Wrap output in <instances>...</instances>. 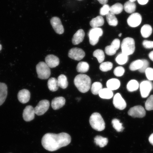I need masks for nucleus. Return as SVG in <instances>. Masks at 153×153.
<instances>
[{
  "mask_svg": "<svg viewBox=\"0 0 153 153\" xmlns=\"http://www.w3.org/2000/svg\"><path fill=\"white\" fill-rule=\"evenodd\" d=\"M51 24L56 33L61 34L64 33V29L60 18L53 17L51 20Z\"/></svg>",
  "mask_w": 153,
  "mask_h": 153,
  "instance_id": "nucleus-12",
  "label": "nucleus"
},
{
  "mask_svg": "<svg viewBox=\"0 0 153 153\" xmlns=\"http://www.w3.org/2000/svg\"><path fill=\"white\" fill-rule=\"evenodd\" d=\"M99 95L101 98L109 99L112 98L113 97L114 94L112 91L108 88H105L101 90L99 92Z\"/></svg>",
  "mask_w": 153,
  "mask_h": 153,
  "instance_id": "nucleus-24",
  "label": "nucleus"
},
{
  "mask_svg": "<svg viewBox=\"0 0 153 153\" xmlns=\"http://www.w3.org/2000/svg\"><path fill=\"white\" fill-rule=\"evenodd\" d=\"M36 69L38 77L40 79H46L51 76L50 68L45 62H39L36 66Z\"/></svg>",
  "mask_w": 153,
  "mask_h": 153,
  "instance_id": "nucleus-5",
  "label": "nucleus"
},
{
  "mask_svg": "<svg viewBox=\"0 0 153 153\" xmlns=\"http://www.w3.org/2000/svg\"><path fill=\"white\" fill-rule=\"evenodd\" d=\"M89 123L92 128L97 131H102L105 128V123L101 114L97 112L94 113L90 117Z\"/></svg>",
  "mask_w": 153,
  "mask_h": 153,
  "instance_id": "nucleus-3",
  "label": "nucleus"
},
{
  "mask_svg": "<svg viewBox=\"0 0 153 153\" xmlns=\"http://www.w3.org/2000/svg\"><path fill=\"white\" fill-rule=\"evenodd\" d=\"M128 56L124 54L123 53H120L118 54L115 59L116 62L118 64L123 65L127 63L128 60Z\"/></svg>",
  "mask_w": 153,
  "mask_h": 153,
  "instance_id": "nucleus-33",
  "label": "nucleus"
},
{
  "mask_svg": "<svg viewBox=\"0 0 153 153\" xmlns=\"http://www.w3.org/2000/svg\"><path fill=\"white\" fill-rule=\"evenodd\" d=\"M89 68V65L87 62H79L77 65L76 70L78 72L84 73L88 71Z\"/></svg>",
  "mask_w": 153,
  "mask_h": 153,
  "instance_id": "nucleus-30",
  "label": "nucleus"
},
{
  "mask_svg": "<svg viewBox=\"0 0 153 153\" xmlns=\"http://www.w3.org/2000/svg\"><path fill=\"white\" fill-rule=\"evenodd\" d=\"M106 17L107 22L109 25L112 26H117L118 21L114 14L110 12L106 15Z\"/></svg>",
  "mask_w": 153,
  "mask_h": 153,
  "instance_id": "nucleus-29",
  "label": "nucleus"
},
{
  "mask_svg": "<svg viewBox=\"0 0 153 153\" xmlns=\"http://www.w3.org/2000/svg\"><path fill=\"white\" fill-rule=\"evenodd\" d=\"M48 86L50 91L53 92L57 91L59 87L57 79L55 78H50L48 82Z\"/></svg>",
  "mask_w": 153,
  "mask_h": 153,
  "instance_id": "nucleus-23",
  "label": "nucleus"
},
{
  "mask_svg": "<svg viewBox=\"0 0 153 153\" xmlns=\"http://www.w3.org/2000/svg\"><path fill=\"white\" fill-rule=\"evenodd\" d=\"M123 5L120 3H116L110 7V13L114 14H120L123 11Z\"/></svg>",
  "mask_w": 153,
  "mask_h": 153,
  "instance_id": "nucleus-28",
  "label": "nucleus"
},
{
  "mask_svg": "<svg viewBox=\"0 0 153 153\" xmlns=\"http://www.w3.org/2000/svg\"><path fill=\"white\" fill-rule=\"evenodd\" d=\"M140 87L141 97L146 98L148 96L153 89V84L150 81H143L141 82Z\"/></svg>",
  "mask_w": 153,
  "mask_h": 153,
  "instance_id": "nucleus-8",
  "label": "nucleus"
},
{
  "mask_svg": "<svg viewBox=\"0 0 153 153\" xmlns=\"http://www.w3.org/2000/svg\"><path fill=\"white\" fill-rule=\"evenodd\" d=\"M123 8L126 12L133 14L136 9V5L134 2L128 1L124 4Z\"/></svg>",
  "mask_w": 153,
  "mask_h": 153,
  "instance_id": "nucleus-27",
  "label": "nucleus"
},
{
  "mask_svg": "<svg viewBox=\"0 0 153 153\" xmlns=\"http://www.w3.org/2000/svg\"><path fill=\"white\" fill-rule=\"evenodd\" d=\"M120 85L119 80L116 78H112L108 80L106 83L107 88L112 91L119 88Z\"/></svg>",
  "mask_w": 153,
  "mask_h": 153,
  "instance_id": "nucleus-21",
  "label": "nucleus"
},
{
  "mask_svg": "<svg viewBox=\"0 0 153 153\" xmlns=\"http://www.w3.org/2000/svg\"><path fill=\"white\" fill-rule=\"evenodd\" d=\"M113 103L115 108L120 110L124 109L127 106L126 101L119 93H117L114 96Z\"/></svg>",
  "mask_w": 153,
  "mask_h": 153,
  "instance_id": "nucleus-14",
  "label": "nucleus"
},
{
  "mask_svg": "<svg viewBox=\"0 0 153 153\" xmlns=\"http://www.w3.org/2000/svg\"><path fill=\"white\" fill-rule=\"evenodd\" d=\"M65 102V99L64 97H56L51 102V106L54 110H59L64 106Z\"/></svg>",
  "mask_w": 153,
  "mask_h": 153,
  "instance_id": "nucleus-18",
  "label": "nucleus"
},
{
  "mask_svg": "<svg viewBox=\"0 0 153 153\" xmlns=\"http://www.w3.org/2000/svg\"><path fill=\"white\" fill-rule=\"evenodd\" d=\"M104 24V20L102 16H98L94 18L90 22V25L93 28H99Z\"/></svg>",
  "mask_w": 153,
  "mask_h": 153,
  "instance_id": "nucleus-22",
  "label": "nucleus"
},
{
  "mask_svg": "<svg viewBox=\"0 0 153 153\" xmlns=\"http://www.w3.org/2000/svg\"><path fill=\"white\" fill-rule=\"evenodd\" d=\"M99 3H100L101 4L103 5L106 4L107 3H108V0H97Z\"/></svg>",
  "mask_w": 153,
  "mask_h": 153,
  "instance_id": "nucleus-46",
  "label": "nucleus"
},
{
  "mask_svg": "<svg viewBox=\"0 0 153 153\" xmlns=\"http://www.w3.org/2000/svg\"><path fill=\"white\" fill-rule=\"evenodd\" d=\"M143 62L142 60H137L134 61L130 65V70L132 71L139 70L142 67Z\"/></svg>",
  "mask_w": 153,
  "mask_h": 153,
  "instance_id": "nucleus-36",
  "label": "nucleus"
},
{
  "mask_svg": "<svg viewBox=\"0 0 153 153\" xmlns=\"http://www.w3.org/2000/svg\"><path fill=\"white\" fill-rule=\"evenodd\" d=\"M85 32L82 29L77 30L74 34L72 39V43L74 45H78L83 42L85 37Z\"/></svg>",
  "mask_w": 153,
  "mask_h": 153,
  "instance_id": "nucleus-19",
  "label": "nucleus"
},
{
  "mask_svg": "<svg viewBox=\"0 0 153 153\" xmlns=\"http://www.w3.org/2000/svg\"><path fill=\"white\" fill-rule=\"evenodd\" d=\"M71 141L70 135L66 133L58 134L48 133L42 138V144L46 150L52 152L68 146Z\"/></svg>",
  "mask_w": 153,
  "mask_h": 153,
  "instance_id": "nucleus-1",
  "label": "nucleus"
},
{
  "mask_svg": "<svg viewBox=\"0 0 153 153\" xmlns=\"http://www.w3.org/2000/svg\"><path fill=\"white\" fill-rule=\"evenodd\" d=\"M143 45L145 48H153V41H149L148 40H144L143 42Z\"/></svg>",
  "mask_w": 153,
  "mask_h": 153,
  "instance_id": "nucleus-44",
  "label": "nucleus"
},
{
  "mask_svg": "<svg viewBox=\"0 0 153 153\" xmlns=\"http://www.w3.org/2000/svg\"><path fill=\"white\" fill-rule=\"evenodd\" d=\"M146 77L149 81H153V68H149L145 71Z\"/></svg>",
  "mask_w": 153,
  "mask_h": 153,
  "instance_id": "nucleus-42",
  "label": "nucleus"
},
{
  "mask_svg": "<svg viewBox=\"0 0 153 153\" xmlns=\"http://www.w3.org/2000/svg\"><path fill=\"white\" fill-rule=\"evenodd\" d=\"M110 12V7L108 4L103 5L100 9V13L101 16H105Z\"/></svg>",
  "mask_w": 153,
  "mask_h": 153,
  "instance_id": "nucleus-41",
  "label": "nucleus"
},
{
  "mask_svg": "<svg viewBox=\"0 0 153 153\" xmlns=\"http://www.w3.org/2000/svg\"><path fill=\"white\" fill-rule=\"evenodd\" d=\"M140 4L144 5L148 2L149 0H137Z\"/></svg>",
  "mask_w": 153,
  "mask_h": 153,
  "instance_id": "nucleus-45",
  "label": "nucleus"
},
{
  "mask_svg": "<svg viewBox=\"0 0 153 153\" xmlns=\"http://www.w3.org/2000/svg\"><path fill=\"white\" fill-rule=\"evenodd\" d=\"M49 106L50 102L48 100H43L40 101L34 108L35 114L38 116L42 115L49 109Z\"/></svg>",
  "mask_w": 153,
  "mask_h": 153,
  "instance_id": "nucleus-10",
  "label": "nucleus"
},
{
  "mask_svg": "<svg viewBox=\"0 0 153 153\" xmlns=\"http://www.w3.org/2000/svg\"><path fill=\"white\" fill-rule=\"evenodd\" d=\"M34 108L30 105L27 106L23 112V117L26 122H30L33 120L35 116Z\"/></svg>",
  "mask_w": 153,
  "mask_h": 153,
  "instance_id": "nucleus-15",
  "label": "nucleus"
},
{
  "mask_svg": "<svg viewBox=\"0 0 153 153\" xmlns=\"http://www.w3.org/2000/svg\"><path fill=\"white\" fill-rule=\"evenodd\" d=\"M94 141L97 146H100V148H103L108 144V139L101 136L97 135L94 137Z\"/></svg>",
  "mask_w": 153,
  "mask_h": 153,
  "instance_id": "nucleus-25",
  "label": "nucleus"
},
{
  "mask_svg": "<svg viewBox=\"0 0 153 153\" xmlns=\"http://www.w3.org/2000/svg\"><path fill=\"white\" fill-rule=\"evenodd\" d=\"M30 94L28 90L23 89L19 92L18 97L19 101L22 104H26L29 101Z\"/></svg>",
  "mask_w": 153,
  "mask_h": 153,
  "instance_id": "nucleus-17",
  "label": "nucleus"
},
{
  "mask_svg": "<svg viewBox=\"0 0 153 153\" xmlns=\"http://www.w3.org/2000/svg\"><path fill=\"white\" fill-rule=\"evenodd\" d=\"M127 22L128 25L131 27H137L141 23L142 17L138 13H133L128 18Z\"/></svg>",
  "mask_w": 153,
  "mask_h": 153,
  "instance_id": "nucleus-11",
  "label": "nucleus"
},
{
  "mask_svg": "<svg viewBox=\"0 0 153 153\" xmlns=\"http://www.w3.org/2000/svg\"><path fill=\"white\" fill-rule=\"evenodd\" d=\"M128 114L133 118H142L146 115V111L143 106L138 105L130 108Z\"/></svg>",
  "mask_w": 153,
  "mask_h": 153,
  "instance_id": "nucleus-7",
  "label": "nucleus"
},
{
  "mask_svg": "<svg viewBox=\"0 0 153 153\" xmlns=\"http://www.w3.org/2000/svg\"><path fill=\"white\" fill-rule=\"evenodd\" d=\"M2 49V46L1 45H0V51H1Z\"/></svg>",
  "mask_w": 153,
  "mask_h": 153,
  "instance_id": "nucleus-51",
  "label": "nucleus"
},
{
  "mask_svg": "<svg viewBox=\"0 0 153 153\" xmlns=\"http://www.w3.org/2000/svg\"><path fill=\"white\" fill-rule=\"evenodd\" d=\"M125 70L123 67L118 66L114 69V74L117 76H123Z\"/></svg>",
  "mask_w": 153,
  "mask_h": 153,
  "instance_id": "nucleus-40",
  "label": "nucleus"
},
{
  "mask_svg": "<svg viewBox=\"0 0 153 153\" xmlns=\"http://www.w3.org/2000/svg\"><path fill=\"white\" fill-rule=\"evenodd\" d=\"M142 60L143 62V66L139 71L141 73H144L147 69L149 68V63L148 61L145 59H143Z\"/></svg>",
  "mask_w": 153,
  "mask_h": 153,
  "instance_id": "nucleus-43",
  "label": "nucleus"
},
{
  "mask_svg": "<svg viewBox=\"0 0 153 153\" xmlns=\"http://www.w3.org/2000/svg\"><path fill=\"white\" fill-rule=\"evenodd\" d=\"M58 81L59 87L63 89L66 88L68 85V82L66 76L64 74H61L58 76Z\"/></svg>",
  "mask_w": 153,
  "mask_h": 153,
  "instance_id": "nucleus-31",
  "label": "nucleus"
},
{
  "mask_svg": "<svg viewBox=\"0 0 153 153\" xmlns=\"http://www.w3.org/2000/svg\"><path fill=\"white\" fill-rule=\"evenodd\" d=\"M152 32V28L150 25H145L141 28V33L143 37L148 38L151 35Z\"/></svg>",
  "mask_w": 153,
  "mask_h": 153,
  "instance_id": "nucleus-26",
  "label": "nucleus"
},
{
  "mask_svg": "<svg viewBox=\"0 0 153 153\" xmlns=\"http://www.w3.org/2000/svg\"><path fill=\"white\" fill-rule=\"evenodd\" d=\"M122 53L129 56L133 54L135 50V43L133 38L127 37L123 39L121 45Z\"/></svg>",
  "mask_w": 153,
  "mask_h": 153,
  "instance_id": "nucleus-4",
  "label": "nucleus"
},
{
  "mask_svg": "<svg viewBox=\"0 0 153 153\" xmlns=\"http://www.w3.org/2000/svg\"><path fill=\"white\" fill-rule=\"evenodd\" d=\"M139 84L136 80H131L127 84V88L128 91L130 92L136 91L138 89Z\"/></svg>",
  "mask_w": 153,
  "mask_h": 153,
  "instance_id": "nucleus-32",
  "label": "nucleus"
},
{
  "mask_svg": "<svg viewBox=\"0 0 153 153\" xmlns=\"http://www.w3.org/2000/svg\"><path fill=\"white\" fill-rule=\"evenodd\" d=\"M137 0H129V1H131V2H134L135 1H136Z\"/></svg>",
  "mask_w": 153,
  "mask_h": 153,
  "instance_id": "nucleus-49",
  "label": "nucleus"
},
{
  "mask_svg": "<svg viewBox=\"0 0 153 153\" xmlns=\"http://www.w3.org/2000/svg\"><path fill=\"white\" fill-rule=\"evenodd\" d=\"M74 84L78 91L81 93H85L91 88V79L89 76L86 74H79L74 78Z\"/></svg>",
  "mask_w": 153,
  "mask_h": 153,
  "instance_id": "nucleus-2",
  "label": "nucleus"
},
{
  "mask_svg": "<svg viewBox=\"0 0 153 153\" xmlns=\"http://www.w3.org/2000/svg\"><path fill=\"white\" fill-rule=\"evenodd\" d=\"M85 55V53L83 50L78 48H72L69 51L68 53V56L70 58L76 61L82 60Z\"/></svg>",
  "mask_w": 153,
  "mask_h": 153,
  "instance_id": "nucleus-9",
  "label": "nucleus"
},
{
  "mask_svg": "<svg viewBox=\"0 0 153 153\" xmlns=\"http://www.w3.org/2000/svg\"><path fill=\"white\" fill-rule=\"evenodd\" d=\"M149 56L151 60L153 62V51H151V52L149 53Z\"/></svg>",
  "mask_w": 153,
  "mask_h": 153,
  "instance_id": "nucleus-48",
  "label": "nucleus"
},
{
  "mask_svg": "<svg viewBox=\"0 0 153 153\" xmlns=\"http://www.w3.org/2000/svg\"><path fill=\"white\" fill-rule=\"evenodd\" d=\"M120 40L117 38L113 40L110 45L108 46L105 48V52L107 55L109 56L113 55L120 48Z\"/></svg>",
  "mask_w": 153,
  "mask_h": 153,
  "instance_id": "nucleus-13",
  "label": "nucleus"
},
{
  "mask_svg": "<svg viewBox=\"0 0 153 153\" xmlns=\"http://www.w3.org/2000/svg\"><path fill=\"white\" fill-rule=\"evenodd\" d=\"M103 30L100 28H93L89 30L88 36L89 42L92 45H96L99 38L103 35Z\"/></svg>",
  "mask_w": 153,
  "mask_h": 153,
  "instance_id": "nucleus-6",
  "label": "nucleus"
},
{
  "mask_svg": "<svg viewBox=\"0 0 153 153\" xmlns=\"http://www.w3.org/2000/svg\"><path fill=\"white\" fill-rule=\"evenodd\" d=\"M113 64L110 62H105L101 63L100 66V70L103 72H107L112 69Z\"/></svg>",
  "mask_w": 153,
  "mask_h": 153,
  "instance_id": "nucleus-38",
  "label": "nucleus"
},
{
  "mask_svg": "<svg viewBox=\"0 0 153 153\" xmlns=\"http://www.w3.org/2000/svg\"><path fill=\"white\" fill-rule=\"evenodd\" d=\"M112 124L114 128L118 132H121L123 131L124 127L122 124L120 123L119 120L117 119H114L112 120Z\"/></svg>",
  "mask_w": 153,
  "mask_h": 153,
  "instance_id": "nucleus-37",
  "label": "nucleus"
},
{
  "mask_svg": "<svg viewBox=\"0 0 153 153\" xmlns=\"http://www.w3.org/2000/svg\"><path fill=\"white\" fill-rule=\"evenodd\" d=\"M149 140L151 144L153 145V133L149 137Z\"/></svg>",
  "mask_w": 153,
  "mask_h": 153,
  "instance_id": "nucleus-47",
  "label": "nucleus"
},
{
  "mask_svg": "<svg viewBox=\"0 0 153 153\" xmlns=\"http://www.w3.org/2000/svg\"><path fill=\"white\" fill-rule=\"evenodd\" d=\"M46 64L49 68H55L59 65L60 60L58 57L53 55H48L45 57Z\"/></svg>",
  "mask_w": 153,
  "mask_h": 153,
  "instance_id": "nucleus-16",
  "label": "nucleus"
},
{
  "mask_svg": "<svg viewBox=\"0 0 153 153\" xmlns=\"http://www.w3.org/2000/svg\"><path fill=\"white\" fill-rule=\"evenodd\" d=\"M7 94V87L5 84L0 82V106L4 102Z\"/></svg>",
  "mask_w": 153,
  "mask_h": 153,
  "instance_id": "nucleus-20",
  "label": "nucleus"
},
{
  "mask_svg": "<svg viewBox=\"0 0 153 153\" xmlns=\"http://www.w3.org/2000/svg\"><path fill=\"white\" fill-rule=\"evenodd\" d=\"M102 89V85L100 82H95L92 85L91 90L94 95L99 94V92Z\"/></svg>",
  "mask_w": 153,
  "mask_h": 153,
  "instance_id": "nucleus-34",
  "label": "nucleus"
},
{
  "mask_svg": "<svg viewBox=\"0 0 153 153\" xmlns=\"http://www.w3.org/2000/svg\"><path fill=\"white\" fill-rule=\"evenodd\" d=\"M78 1H82V0H78Z\"/></svg>",
  "mask_w": 153,
  "mask_h": 153,
  "instance_id": "nucleus-52",
  "label": "nucleus"
},
{
  "mask_svg": "<svg viewBox=\"0 0 153 153\" xmlns=\"http://www.w3.org/2000/svg\"><path fill=\"white\" fill-rule=\"evenodd\" d=\"M145 108L147 110H153V95L149 97L145 103Z\"/></svg>",
  "mask_w": 153,
  "mask_h": 153,
  "instance_id": "nucleus-39",
  "label": "nucleus"
},
{
  "mask_svg": "<svg viewBox=\"0 0 153 153\" xmlns=\"http://www.w3.org/2000/svg\"><path fill=\"white\" fill-rule=\"evenodd\" d=\"M93 55L94 56L96 57L99 63H102L104 60V53L102 50H96L93 52Z\"/></svg>",
  "mask_w": 153,
  "mask_h": 153,
  "instance_id": "nucleus-35",
  "label": "nucleus"
},
{
  "mask_svg": "<svg viewBox=\"0 0 153 153\" xmlns=\"http://www.w3.org/2000/svg\"><path fill=\"white\" fill-rule=\"evenodd\" d=\"M122 34L121 33H120L119 34H118V36H119L120 37L122 36Z\"/></svg>",
  "mask_w": 153,
  "mask_h": 153,
  "instance_id": "nucleus-50",
  "label": "nucleus"
}]
</instances>
